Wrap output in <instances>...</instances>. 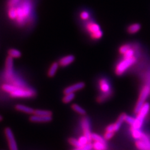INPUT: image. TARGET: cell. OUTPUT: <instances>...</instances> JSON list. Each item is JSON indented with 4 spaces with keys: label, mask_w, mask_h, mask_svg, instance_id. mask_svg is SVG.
Segmentation results:
<instances>
[{
    "label": "cell",
    "mask_w": 150,
    "mask_h": 150,
    "mask_svg": "<svg viewBox=\"0 0 150 150\" xmlns=\"http://www.w3.org/2000/svg\"><path fill=\"white\" fill-rule=\"evenodd\" d=\"M15 109L19 111L25 112V113L29 114V115H33L35 112V110L33 108H32L28 107L23 105H20V104L16 105L15 106Z\"/></svg>",
    "instance_id": "9a60e30c"
},
{
    "label": "cell",
    "mask_w": 150,
    "mask_h": 150,
    "mask_svg": "<svg viewBox=\"0 0 150 150\" xmlns=\"http://www.w3.org/2000/svg\"><path fill=\"white\" fill-rule=\"evenodd\" d=\"M72 109L75 111L77 113L81 115H86V111L84 109H83L82 107L80 106H79L77 104H73L71 106Z\"/></svg>",
    "instance_id": "484cf974"
},
{
    "label": "cell",
    "mask_w": 150,
    "mask_h": 150,
    "mask_svg": "<svg viewBox=\"0 0 150 150\" xmlns=\"http://www.w3.org/2000/svg\"><path fill=\"white\" fill-rule=\"evenodd\" d=\"M5 78L6 80L11 83L15 78L13 73V58L8 56L6 59L5 63Z\"/></svg>",
    "instance_id": "8992f818"
},
{
    "label": "cell",
    "mask_w": 150,
    "mask_h": 150,
    "mask_svg": "<svg viewBox=\"0 0 150 150\" xmlns=\"http://www.w3.org/2000/svg\"><path fill=\"white\" fill-rule=\"evenodd\" d=\"M86 28L88 31L90 32L91 34L95 33L101 30V28L99 26V25H98L97 23H93V22L88 23Z\"/></svg>",
    "instance_id": "2e32d148"
},
{
    "label": "cell",
    "mask_w": 150,
    "mask_h": 150,
    "mask_svg": "<svg viewBox=\"0 0 150 150\" xmlns=\"http://www.w3.org/2000/svg\"><path fill=\"white\" fill-rule=\"evenodd\" d=\"M33 115H39V116H52L53 113L51 111L48 110H36Z\"/></svg>",
    "instance_id": "cb8c5ba5"
},
{
    "label": "cell",
    "mask_w": 150,
    "mask_h": 150,
    "mask_svg": "<svg viewBox=\"0 0 150 150\" xmlns=\"http://www.w3.org/2000/svg\"><path fill=\"white\" fill-rule=\"evenodd\" d=\"M115 136V133L110 132V131H106L104 134V138L106 140H110Z\"/></svg>",
    "instance_id": "d590c367"
},
{
    "label": "cell",
    "mask_w": 150,
    "mask_h": 150,
    "mask_svg": "<svg viewBox=\"0 0 150 150\" xmlns=\"http://www.w3.org/2000/svg\"><path fill=\"white\" fill-rule=\"evenodd\" d=\"M30 120L33 123H48L52 121V116H44L33 115L30 116Z\"/></svg>",
    "instance_id": "4fadbf2b"
},
{
    "label": "cell",
    "mask_w": 150,
    "mask_h": 150,
    "mask_svg": "<svg viewBox=\"0 0 150 150\" xmlns=\"http://www.w3.org/2000/svg\"><path fill=\"white\" fill-rule=\"evenodd\" d=\"M75 59L74 56L72 54H69L68 56H66L63 57L62 58H61L59 61V66L62 67H68L69 64H71Z\"/></svg>",
    "instance_id": "5bb4252c"
},
{
    "label": "cell",
    "mask_w": 150,
    "mask_h": 150,
    "mask_svg": "<svg viewBox=\"0 0 150 150\" xmlns=\"http://www.w3.org/2000/svg\"><path fill=\"white\" fill-rule=\"evenodd\" d=\"M91 139L93 140L94 142H100L106 143L105 142L106 139L104 138V137H102L96 133H91Z\"/></svg>",
    "instance_id": "f1b7e54d"
},
{
    "label": "cell",
    "mask_w": 150,
    "mask_h": 150,
    "mask_svg": "<svg viewBox=\"0 0 150 150\" xmlns=\"http://www.w3.org/2000/svg\"><path fill=\"white\" fill-rule=\"evenodd\" d=\"M111 95V92L108 93H102L101 95H99L97 98V101L99 103L105 102L108 99H109Z\"/></svg>",
    "instance_id": "4316f807"
},
{
    "label": "cell",
    "mask_w": 150,
    "mask_h": 150,
    "mask_svg": "<svg viewBox=\"0 0 150 150\" xmlns=\"http://www.w3.org/2000/svg\"><path fill=\"white\" fill-rule=\"evenodd\" d=\"M59 66V64L57 62H54L51 65L48 71V75L49 77H53L55 76V74L58 69Z\"/></svg>",
    "instance_id": "ac0fdd59"
},
{
    "label": "cell",
    "mask_w": 150,
    "mask_h": 150,
    "mask_svg": "<svg viewBox=\"0 0 150 150\" xmlns=\"http://www.w3.org/2000/svg\"><path fill=\"white\" fill-rule=\"evenodd\" d=\"M150 110V105L148 103H144L142 109L138 112L137 116L135 118V122L134 125L132 127L137 128V129H141L142 127L143 121L145 118V117L146 116Z\"/></svg>",
    "instance_id": "3957f363"
},
{
    "label": "cell",
    "mask_w": 150,
    "mask_h": 150,
    "mask_svg": "<svg viewBox=\"0 0 150 150\" xmlns=\"http://www.w3.org/2000/svg\"><path fill=\"white\" fill-rule=\"evenodd\" d=\"M4 134L8 140L9 150H18L17 143L11 128H6L4 129Z\"/></svg>",
    "instance_id": "ba28073f"
},
{
    "label": "cell",
    "mask_w": 150,
    "mask_h": 150,
    "mask_svg": "<svg viewBox=\"0 0 150 150\" xmlns=\"http://www.w3.org/2000/svg\"><path fill=\"white\" fill-rule=\"evenodd\" d=\"M135 144L139 150H150V138L143 133L142 138L137 140Z\"/></svg>",
    "instance_id": "52a82bcc"
},
{
    "label": "cell",
    "mask_w": 150,
    "mask_h": 150,
    "mask_svg": "<svg viewBox=\"0 0 150 150\" xmlns=\"http://www.w3.org/2000/svg\"><path fill=\"white\" fill-rule=\"evenodd\" d=\"M90 17V15H89L88 12L86 11H83L80 14V18L82 19L83 20H87Z\"/></svg>",
    "instance_id": "8d00e7d4"
},
{
    "label": "cell",
    "mask_w": 150,
    "mask_h": 150,
    "mask_svg": "<svg viewBox=\"0 0 150 150\" xmlns=\"http://www.w3.org/2000/svg\"><path fill=\"white\" fill-rule=\"evenodd\" d=\"M131 48L130 46L128 45H123L121 46L120 49H119V52L120 54H124L126 51H127L129 48Z\"/></svg>",
    "instance_id": "836d02e7"
},
{
    "label": "cell",
    "mask_w": 150,
    "mask_h": 150,
    "mask_svg": "<svg viewBox=\"0 0 150 150\" xmlns=\"http://www.w3.org/2000/svg\"><path fill=\"white\" fill-rule=\"evenodd\" d=\"M3 116H1V115H0V121H3Z\"/></svg>",
    "instance_id": "ab89813d"
},
{
    "label": "cell",
    "mask_w": 150,
    "mask_h": 150,
    "mask_svg": "<svg viewBox=\"0 0 150 150\" xmlns=\"http://www.w3.org/2000/svg\"><path fill=\"white\" fill-rule=\"evenodd\" d=\"M126 115V114H125V113H123L121 115H120L118 120H117V121L115 122V123L111 124L107 126V127L106 128V131H110V132H113V133H115V132H116V131H118L120 129V128H121V125L123 124V123L125 120Z\"/></svg>",
    "instance_id": "9c48e42d"
},
{
    "label": "cell",
    "mask_w": 150,
    "mask_h": 150,
    "mask_svg": "<svg viewBox=\"0 0 150 150\" xmlns=\"http://www.w3.org/2000/svg\"><path fill=\"white\" fill-rule=\"evenodd\" d=\"M8 56H11V57L13 58H19L21 56V53L20 51L16 49H14V48L9 49L8 51Z\"/></svg>",
    "instance_id": "7402d4cb"
},
{
    "label": "cell",
    "mask_w": 150,
    "mask_h": 150,
    "mask_svg": "<svg viewBox=\"0 0 150 150\" xmlns=\"http://www.w3.org/2000/svg\"><path fill=\"white\" fill-rule=\"evenodd\" d=\"M75 98V94L74 93H67L64 94V96L63 98L62 101L64 103H69L70 102H71L74 98Z\"/></svg>",
    "instance_id": "603a6c76"
},
{
    "label": "cell",
    "mask_w": 150,
    "mask_h": 150,
    "mask_svg": "<svg viewBox=\"0 0 150 150\" xmlns=\"http://www.w3.org/2000/svg\"><path fill=\"white\" fill-rule=\"evenodd\" d=\"M136 62H137V58L134 56L129 58H123V60H121L116 65L115 68L116 74L118 76H121Z\"/></svg>",
    "instance_id": "7a4b0ae2"
},
{
    "label": "cell",
    "mask_w": 150,
    "mask_h": 150,
    "mask_svg": "<svg viewBox=\"0 0 150 150\" xmlns=\"http://www.w3.org/2000/svg\"><path fill=\"white\" fill-rule=\"evenodd\" d=\"M99 88L102 93H108L111 92V86L110 82L106 78H101L98 82Z\"/></svg>",
    "instance_id": "8fae6325"
},
{
    "label": "cell",
    "mask_w": 150,
    "mask_h": 150,
    "mask_svg": "<svg viewBox=\"0 0 150 150\" xmlns=\"http://www.w3.org/2000/svg\"><path fill=\"white\" fill-rule=\"evenodd\" d=\"M20 1L21 0H9L8 2V6L9 8L16 6Z\"/></svg>",
    "instance_id": "e575fe53"
},
{
    "label": "cell",
    "mask_w": 150,
    "mask_h": 150,
    "mask_svg": "<svg viewBox=\"0 0 150 150\" xmlns=\"http://www.w3.org/2000/svg\"><path fill=\"white\" fill-rule=\"evenodd\" d=\"M150 94V87L148 85H145L143 87L142 91H141L140 95L138 98V100L136 105L135 108H134V112L136 113L138 112L142 109L143 105L144 104L145 101L148 98Z\"/></svg>",
    "instance_id": "277c9868"
},
{
    "label": "cell",
    "mask_w": 150,
    "mask_h": 150,
    "mask_svg": "<svg viewBox=\"0 0 150 150\" xmlns=\"http://www.w3.org/2000/svg\"><path fill=\"white\" fill-rule=\"evenodd\" d=\"M17 88H19V87L13 85L12 84H4L2 86L3 90L9 93H11L13 91H15Z\"/></svg>",
    "instance_id": "d4e9b609"
},
{
    "label": "cell",
    "mask_w": 150,
    "mask_h": 150,
    "mask_svg": "<svg viewBox=\"0 0 150 150\" xmlns=\"http://www.w3.org/2000/svg\"><path fill=\"white\" fill-rule=\"evenodd\" d=\"M81 126L83 128L84 136H85L86 138H88L89 141L91 142V141L92 140L91 139V133L90 132V121H89L88 118H83L82 119Z\"/></svg>",
    "instance_id": "30bf717a"
},
{
    "label": "cell",
    "mask_w": 150,
    "mask_h": 150,
    "mask_svg": "<svg viewBox=\"0 0 150 150\" xmlns=\"http://www.w3.org/2000/svg\"><path fill=\"white\" fill-rule=\"evenodd\" d=\"M134 50L131 48H130L123 54V56H124V58H129L134 57Z\"/></svg>",
    "instance_id": "f546056e"
},
{
    "label": "cell",
    "mask_w": 150,
    "mask_h": 150,
    "mask_svg": "<svg viewBox=\"0 0 150 150\" xmlns=\"http://www.w3.org/2000/svg\"><path fill=\"white\" fill-rule=\"evenodd\" d=\"M85 86V84H84L83 82H79L77 83H75L71 86H69L67 88H66L63 93L64 94H67V93H75L78 91H79L83 89Z\"/></svg>",
    "instance_id": "7c38bea8"
},
{
    "label": "cell",
    "mask_w": 150,
    "mask_h": 150,
    "mask_svg": "<svg viewBox=\"0 0 150 150\" xmlns=\"http://www.w3.org/2000/svg\"><path fill=\"white\" fill-rule=\"evenodd\" d=\"M103 35V31L101 30H100L95 33L91 34V37L93 40H100L102 38Z\"/></svg>",
    "instance_id": "4dcf8cb0"
},
{
    "label": "cell",
    "mask_w": 150,
    "mask_h": 150,
    "mask_svg": "<svg viewBox=\"0 0 150 150\" xmlns=\"http://www.w3.org/2000/svg\"><path fill=\"white\" fill-rule=\"evenodd\" d=\"M92 148H93V144H91L90 143H88L85 145V146H84L82 148L83 150H91Z\"/></svg>",
    "instance_id": "74e56055"
},
{
    "label": "cell",
    "mask_w": 150,
    "mask_h": 150,
    "mask_svg": "<svg viewBox=\"0 0 150 150\" xmlns=\"http://www.w3.org/2000/svg\"><path fill=\"white\" fill-rule=\"evenodd\" d=\"M73 150H83L82 148H75V149H74Z\"/></svg>",
    "instance_id": "f35d334b"
},
{
    "label": "cell",
    "mask_w": 150,
    "mask_h": 150,
    "mask_svg": "<svg viewBox=\"0 0 150 150\" xmlns=\"http://www.w3.org/2000/svg\"><path fill=\"white\" fill-rule=\"evenodd\" d=\"M17 17L16 21L19 25H24L27 19L29 18L31 11V6L29 1H23L16 7Z\"/></svg>",
    "instance_id": "6da1fadb"
},
{
    "label": "cell",
    "mask_w": 150,
    "mask_h": 150,
    "mask_svg": "<svg viewBox=\"0 0 150 150\" xmlns=\"http://www.w3.org/2000/svg\"><path fill=\"white\" fill-rule=\"evenodd\" d=\"M141 28H142V26H141V25L139 24V23H133V24L129 25L128 27L127 31L129 34H135L141 30Z\"/></svg>",
    "instance_id": "e0dca14e"
},
{
    "label": "cell",
    "mask_w": 150,
    "mask_h": 150,
    "mask_svg": "<svg viewBox=\"0 0 150 150\" xmlns=\"http://www.w3.org/2000/svg\"><path fill=\"white\" fill-rule=\"evenodd\" d=\"M131 135H132L133 138L137 140L142 138V137L143 134V133L142 132V131H141L140 129L134 128L132 127V126L131 127Z\"/></svg>",
    "instance_id": "d6986e66"
},
{
    "label": "cell",
    "mask_w": 150,
    "mask_h": 150,
    "mask_svg": "<svg viewBox=\"0 0 150 150\" xmlns=\"http://www.w3.org/2000/svg\"><path fill=\"white\" fill-rule=\"evenodd\" d=\"M36 95L35 91L30 88H17L15 91L10 93L13 98H31Z\"/></svg>",
    "instance_id": "5b68a950"
},
{
    "label": "cell",
    "mask_w": 150,
    "mask_h": 150,
    "mask_svg": "<svg viewBox=\"0 0 150 150\" xmlns=\"http://www.w3.org/2000/svg\"><path fill=\"white\" fill-rule=\"evenodd\" d=\"M93 148L95 150H107L108 147L106 143L95 142L93 144Z\"/></svg>",
    "instance_id": "ffe728a7"
},
{
    "label": "cell",
    "mask_w": 150,
    "mask_h": 150,
    "mask_svg": "<svg viewBox=\"0 0 150 150\" xmlns=\"http://www.w3.org/2000/svg\"><path fill=\"white\" fill-rule=\"evenodd\" d=\"M125 122H126L128 125H131V126H133L134 124V122H135V118H133V117H131L129 116L128 115H126L125 116Z\"/></svg>",
    "instance_id": "1f68e13d"
},
{
    "label": "cell",
    "mask_w": 150,
    "mask_h": 150,
    "mask_svg": "<svg viewBox=\"0 0 150 150\" xmlns=\"http://www.w3.org/2000/svg\"><path fill=\"white\" fill-rule=\"evenodd\" d=\"M78 140H79V143H80L82 144L83 146H85V145L86 144H88V143H90V141H89L88 138H86L85 136H84V135L81 136V137H79L78 138Z\"/></svg>",
    "instance_id": "d6a6232c"
},
{
    "label": "cell",
    "mask_w": 150,
    "mask_h": 150,
    "mask_svg": "<svg viewBox=\"0 0 150 150\" xmlns=\"http://www.w3.org/2000/svg\"><path fill=\"white\" fill-rule=\"evenodd\" d=\"M8 16L11 20H16L17 17V11L16 7H9L8 11Z\"/></svg>",
    "instance_id": "44dd1931"
},
{
    "label": "cell",
    "mask_w": 150,
    "mask_h": 150,
    "mask_svg": "<svg viewBox=\"0 0 150 150\" xmlns=\"http://www.w3.org/2000/svg\"><path fill=\"white\" fill-rule=\"evenodd\" d=\"M68 142L69 144H71L72 146H74L75 148H82L83 146L82 144L79 143L78 139H76L74 138H70L68 139Z\"/></svg>",
    "instance_id": "83f0119b"
}]
</instances>
